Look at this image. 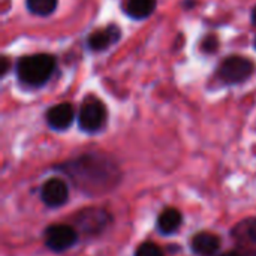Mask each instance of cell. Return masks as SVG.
I'll return each instance as SVG.
<instances>
[{
  "instance_id": "obj_11",
  "label": "cell",
  "mask_w": 256,
  "mask_h": 256,
  "mask_svg": "<svg viewBox=\"0 0 256 256\" xmlns=\"http://www.w3.org/2000/svg\"><path fill=\"white\" fill-rule=\"evenodd\" d=\"M182 213L174 207H168L158 218V230L162 236H171L182 226Z\"/></svg>"
},
{
  "instance_id": "obj_15",
  "label": "cell",
  "mask_w": 256,
  "mask_h": 256,
  "mask_svg": "<svg viewBox=\"0 0 256 256\" xmlns=\"http://www.w3.org/2000/svg\"><path fill=\"white\" fill-rule=\"evenodd\" d=\"M238 230L242 232V237H246L252 243H256V219H249L242 226L238 225Z\"/></svg>"
},
{
  "instance_id": "obj_20",
  "label": "cell",
  "mask_w": 256,
  "mask_h": 256,
  "mask_svg": "<svg viewBox=\"0 0 256 256\" xmlns=\"http://www.w3.org/2000/svg\"><path fill=\"white\" fill-rule=\"evenodd\" d=\"M254 45H255V48H256V38H255V42H254Z\"/></svg>"
},
{
  "instance_id": "obj_5",
  "label": "cell",
  "mask_w": 256,
  "mask_h": 256,
  "mask_svg": "<svg viewBox=\"0 0 256 256\" xmlns=\"http://www.w3.org/2000/svg\"><path fill=\"white\" fill-rule=\"evenodd\" d=\"M76 242L78 232L70 225H51L45 230V246L52 252H64Z\"/></svg>"
},
{
  "instance_id": "obj_10",
  "label": "cell",
  "mask_w": 256,
  "mask_h": 256,
  "mask_svg": "<svg viewBox=\"0 0 256 256\" xmlns=\"http://www.w3.org/2000/svg\"><path fill=\"white\" fill-rule=\"evenodd\" d=\"M120 28L114 24L108 26L106 28H102V30H96L93 32L88 39H87V44L88 46L93 50V51H102L105 48H108L110 45L116 44L118 39H120Z\"/></svg>"
},
{
  "instance_id": "obj_17",
  "label": "cell",
  "mask_w": 256,
  "mask_h": 256,
  "mask_svg": "<svg viewBox=\"0 0 256 256\" xmlns=\"http://www.w3.org/2000/svg\"><path fill=\"white\" fill-rule=\"evenodd\" d=\"M0 62H2L0 72H2V75H4V74L8 72V64H9V63H8V58H6V57H2V60H0Z\"/></svg>"
},
{
  "instance_id": "obj_7",
  "label": "cell",
  "mask_w": 256,
  "mask_h": 256,
  "mask_svg": "<svg viewBox=\"0 0 256 256\" xmlns=\"http://www.w3.org/2000/svg\"><path fill=\"white\" fill-rule=\"evenodd\" d=\"M110 222V214L100 208H86L80 212L75 218V225L80 231L87 234H98L105 230Z\"/></svg>"
},
{
  "instance_id": "obj_13",
  "label": "cell",
  "mask_w": 256,
  "mask_h": 256,
  "mask_svg": "<svg viewBox=\"0 0 256 256\" xmlns=\"http://www.w3.org/2000/svg\"><path fill=\"white\" fill-rule=\"evenodd\" d=\"M57 8V0H27V9L40 16L51 15Z\"/></svg>"
},
{
  "instance_id": "obj_9",
  "label": "cell",
  "mask_w": 256,
  "mask_h": 256,
  "mask_svg": "<svg viewBox=\"0 0 256 256\" xmlns=\"http://www.w3.org/2000/svg\"><path fill=\"white\" fill-rule=\"evenodd\" d=\"M190 248L194 250V254L198 256H214L218 254L219 248H220V238L213 234V232H198L192 242H190Z\"/></svg>"
},
{
  "instance_id": "obj_12",
  "label": "cell",
  "mask_w": 256,
  "mask_h": 256,
  "mask_svg": "<svg viewBox=\"0 0 256 256\" xmlns=\"http://www.w3.org/2000/svg\"><path fill=\"white\" fill-rule=\"evenodd\" d=\"M156 0H124L123 9L134 20H144L153 14Z\"/></svg>"
},
{
  "instance_id": "obj_1",
  "label": "cell",
  "mask_w": 256,
  "mask_h": 256,
  "mask_svg": "<svg viewBox=\"0 0 256 256\" xmlns=\"http://www.w3.org/2000/svg\"><path fill=\"white\" fill-rule=\"evenodd\" d=\"M62 170L75 184L86 194H102L118 182L117 168L106 159L99 156H82L66 165Z\"/></svg>"
},
{
  "instance_id": "obj_2",
  "label": "cell",
  "mask_w": 256,
  "mask_h": 256,
  "mask_svg": "<svg viewBox=\"0 0 256 256\" xmlns=\"http://www.w3.org/2000/svg\"><path fill=\"white\" fill-rule=\"evenodd\" d=\"M56 69V58L51 54H32L21 57L16 63V75L28 86L45 84Z\"/></svg>"
},
{
  "instance_id": "obj_6",
  "label": "cell",
  "mask_w": 256,
  "mask_h": 256,
  "mask_svg": "<svg viewBox=\"0 0 256 256\" xmlns=\"http://www.w3.org/2000/svg\"><path fill=\"white\" fill-rule=\"evenodd\" d=\"M40 198H42L44 204L50 208L62 207L69 200V188L62 178H57V177L48 178L42 184Z\"/></svg>"
},
{
  "instance_id": "obj_4",
  "label": "cell",
  "mask_w": 256,
  "mask_h": 256,
  "mask_svg": "<svg viewBox=\"0 0 256 256\" xmlns=\"http://www.w3.org/2000/svg\"><path fill=\"white\" fill-rule=\"evenodd\" d=\"M106 122V110L105 105L98 99H88L82 104L81 111L78 114L80 129L87 134H94L104 128Z\"/></svg>"
},
{
  "instance_id": "obj_19",
  "label": "cell",
  "mask_w": 256,
  "mask_h": 256,
  "mask_svg": "<svg viewBox=\"0 0 256 256\" xmlns=\"http://www.w3.org/2000/svg\"><path fill=\"white\" fill-rule=\"evenodd\" d=\"M252 21H254V24L256 26V8L254 9V12H252Z\"/></svg>"
},
{
  "instance_id": "obj_8",
  "label": "cell",
  "mask_w": 256,
  "mask_h": 256,
  "mask_svg": "<svg viewBox=\"0 0 256 256\" xmlns=\"http://www.w3.org/2000/svg\"><path fill=\"white\" fill-rule=\"evenodd\" d=\"M75 118V111L70 104H58L48 110L46 123L54 130H66Z\"/></svg>"
},
{
  "instance_id": "obj_14",
  "label": "cell",
  "mask_w": 256,
  "mask_h": 256,
  "mask_svg": "<svg viewBox=\"0 0 256 256\" xmlns=\"http://www.w3.org/2000/svg\"><path fill=\"white\" fill-rule=\"evenodd\" d=\"M134 256H165V254L158 244H154L152 242H146L138 246Z\"/></svg>"
},
{
  "instance_id": "obj_3",
  "label": "cell",
  "mask_w": 256,
  "mask_h": 256,
  "mask_svg": "<svg viewBox=\"0 0 256 256\" xmlns=\"http://www.w3.org/2000/svg\"><path fill=\"white\" fill-rule=\"evenodd\" d=\"M254 70H255V64L252 60H249L248 57H242V56H231L222 62L218 72H219V76L225 82L237 84L250 78Z\"/></svg>"
},
{
  "instance_id": "obj_18",
  "label": "cell",
  "mask_w": 256,
  "mask_h": 256,
  "mask_svg": "<svg viewBox=\"0 0 256 256\" xmlns=\"http://www.w3.org/2000/svg\"><path fill=\"white\" fill-rule=\"evenodd\" d=\"M220 256H246V255H243V254H240V252H237V250H231V252H225V254H222Z\"/></svg>"
},
{
  "instance_id": "obj_16",
  "label": "cell",
  "mask_w": 256,
  "mask_h": 256,
  "mask_svg": "<svg viewBox=\"0 0 256 256\" xmlns=\"http://www.w3.org/2000/svg\"><path fill=\"white\" fill-rule=\"evenodd\" d=\"M218 46H219V40L213 34L207 36L202 42V51L204 52H214V51H218Z\"/></svg>"
}]
</instances>
